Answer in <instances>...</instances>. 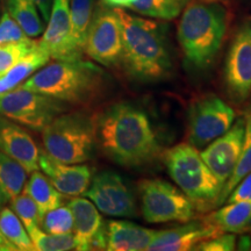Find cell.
Segmentation results:
<instances>
[{
    "label": "cell",
    "mask_w": 251,
    "mask_h": 251,
    "mask_svg": "<svg viewBox=\"0 0 251 251\" xmlns=\"http://www.w3.org/2000/svg\"><path fill=\"white\" fill-rule=\"evenodd\" d=\"M25 192L35 201L41 218L47 212L62 206L64 200L63 194L56 190L49 178L39 172V170L33 171L29 181L25 187Z\"/></svg>",
    "instance_id": "22"
},
{
    "label": "cell",
    "mask_w": 251,
    "mask_h": 251,
    "mask_svg": "<svg viewBox=\"0 0 251 251\" xmlns=\"http://www.w3.org/2000/svg\"><path fill=\"white\" fill-rule=\"evenodd\" d=\"M163 159L170 177L193 202L197 211L207 212L220 206L224 186L196 147L179 143L166 150Z\"/></svg>",
    "instance_id": "5"
},
{
    "label": "cell",
    "mask_w": 251,
    "mask_h": 251,
    "mask_svg": "<svg viewBox=\"0 0 251 251\" xmlns=\"http://www.w3.org/2000/svg\"><path fill=\"white\" fill-rule=\"evenodd\" d=\"M74 216V237L76 250H92V244L97 237L106 233L99 209L85 198L75 197L68 202Z\"/></svg>",
    "instance_id": "18"
},
{
    "label": "cell",
    "mask_w": 251,
    "mask_h": 251,
    "mask_svg": "<svg viewBox=\"0 0 251 251\" xmlns=\"http://www.w3.org/2000/svg\"><path fill=\"white\" fill-rule=\"evenodd\" d=\"M121 24L122 59L130 77L153 83L170 75L172 62L163 26L124 11L114 8Z\"/></svg>",
    "instance_id": "2"
},
{
    "label": "cell",
    "mask_w": 251,
    "mask_h": 251,
    "mask_svg": "<svg viewBox=\"0 0 251 251\" xmlns=\"http://www.w3.org/2000/svg\"><path fill=\"white\" fill-rule=\"evenodd\" d=\"M42 141L46 152L56 161H90L97 147L96 118L84 112L62 113L42 130Z\"/></svg>",
    "instance_id": "6"
},
{
    "label": "cell",
    "mask_w": 251,
    "mask_h": 251,
    "mask_svg": "<svg viewBox=\"0 0 251 251\" xmlns=\"http://www.w3.org/2000/svg\"><path fill=\"white\" fill-rule=\"evenodd\" d=\"M137 0H102L105 5L113 8H130Z\"/></svg>",
    "instance_id": "37"
},
{
    "label": "cell",
    "mask_w": 251,
    "mask_h": 251,
    "mask_svg": "<svg viewBox=\"0 0 251 251\" xmlns=\"http://www.w3.org/2000/svg\"><path fill=\"white\" fill-rule=\"evenodd\" d=\"M0 150L33 172L40 169V149L25 128L0 114Z\"/></svg>",
    "instance_id": "17"
},
{
    "label": "cell",
    "mask_w": 251,
    "mask_h": 251,
    "mask_svg": "<svg viewBox=\"0 0 251 251\" xmlns=\"http://www.w3.org/2000/svg\"><path fill=\"white\" fill-rule=\"evenodd\" d=\"M0 231L18 250H34L33 242L26 228L13 209L4 207L0 211Z\"/></svg>",
    "instance_id": "27"
},
{
    "label": "cell",
    "mask_w": 251,
    "mask_h": 251,
    "mask_svg": "<svg viewBox=\"0 0 251 251\" xmlns=\"http://www.w3.org/2000/svg\"><path fill=\"white\" fill-rule=\"evenodd\" d=\"M251 172V113L246 115V134H244V142L241 155L238 157L237 164L235 166L233 174L229 179L226 181L222 188L221 197H220V205L226 202L229 194L236 187V185L243 179L246 176Z\"/></svg>",
    "instance_id": "26"
},
{
    "label": "cell",
    "mask_w": 251,
    "mask_h": 251,
    "mask_svg": "<svg viewBox=\"0 0 251 251\" xmlns=\"http://www.w3.org/2000/svg\"><path fill=\"white\" fill-rule=\"evenodd\" d=\"M121 24L115 9L99 8L87 30L84 52L103 67H115L122 59Z\"/></svg>",
    "instance_id": "10"
},
{
    "label": "cell",
    "mask_w": 251,
    "mask_h": 251,
    "mask_svg": "<svg viewBox=\"0 0 251 251\" xmlns=\"http://www.w3.org/2000/svg\"><path fill=\"white\" fill-rule=\"evenodd\" d=\"M7 13L29 37H37L45 30L37 6L31 0H6Z\"/></svg>",
    "instance_id": "23"
},
{
    "label": "cell",
    "mask_w": 251,
    "mask_h": 251,
    "mask_svg": "<svg viewBox=\"0 0 251 251\" xmlns=\"http://www.w3.org/2000/svg\"><path fill=\"white\" fill-rule=\"evenodd\" d=\"M40 227L49 234H71L74 230V216L70 208L68 206H59L47 212L41 218Z\"/></svg>",
    "instance_id": "30"
},
{
    "label": "cell",
    "mask_w": 251,
    "mask_h": 251,
    "mask_svg": "<svg viewBox=\"0 0 251 251\" xmlns=\"http://www.w3.org/2000/svg\"><path fill=\"white\" fill-rule=\"evenodd\" d=\"M143 218L150 224L191 221L197 208L183 191L161 179H144L139 185Z\"/></svg>",
    "instance_id": "8"
},
{
    "label": "cell",
    "mask_w": 251,
    "mask_h": 251,
    "mask_svg": "<svg viewBox=\"0 0 251 251\" xmlns=\"http://www.w3.org/2000/svg\"><path fill=\"white\" fill-rule=\"evenodd\" d=\"M50 56L36 43L26 56L12 67L4 76L0 77V94L13 90L19 84L27 79L30 75L49 63Z\"/></svg>",
    "instance_id": "21"
},
{
    "label": "cell",
    "mask_w": 251,
    "mask_h": 251,
    "mask_svg": "<svg viewBox=\"0 0 251 251\" xmlns=\"http://www.w3.org/2000/svg\"><path fill=\"white\" fill-rule=\"evenodd\" d=\"M37 43L52 59L81 58L84 51L75 43L71 34L70 0L52 1L48 26Z\"/></svg>",
    "instance_id": "13"
},
{
    "label": "cell",
    "mask_w": 251,
    "mask_h": 251,
    "mask_svg": "<svg viewBox=\"0 0 251 251\" xmlns=\"http://www.w3.org/2000/svg\"><path fill=\"white\" fill-rule=\"evenodd\" d=\"M18 250L17 247H14L9 241L2 235L0 231V251H15Z\"/></svg>",
    "instance_id": "38"
},
{
    "label": "cell",
    "mask_w": 251,
    "mask_h": 251,
    "mask_svg": "<svg viewBox=\"0 0 251 251\" xmlns=\"http://www.w3.org/2000/svg\"><path fill=\"white\" fill-rule=\"evenodd\" d=\"M31 1H34V4L37 6L41 14H42L43 20L48 21L50 11H51L52 1H54V0H31Z\"/></svg>",
    "instance_id": "36"
},
{
    "label": "cell",
    "mask_w": 251,
    "mask_h": 251,
    "mask_svg": "<svg viewBox=\"0 0 251 251\" xmlns=\"http://www.w3.org/2000/svg\"><path fill=\"white\" fill-rule=\"evenodd\" d=\"M27 41H30L29 36H27L17 21L7 12H5L0 19V45L11 42H27Z\"/></svg>",
    "instance_id": "33"
},
{
    "label": "cell",
    "mask_w": 251,
    "mask_h": 251,
    "mask_svg": "<svg viewBox=\"0 0 251 251\" xmlns=\"http://www.w3.org/2000/svg\"><path fill=\"white\" fill-rule=\"evenodd\" d=\"M35 41L27 42H11L0 45V77L4 76L12 67H14L24 56H26L34 47Z\"/></svg>",
    "instance_id": "32"
},
{
    "label": "cell",
    "mask_w": 251,
    "mask_h": 251,
    "mask_svg": "<svg viewBox=\"0 0 251 251\" xmlns=\"http://www.w3.org/2000/svg\"><path fill=\"white\" fill-rule=\"evenodd\" d=\"M236 113L215 94L194 100L188 109L187 139L197 149L208 146L234 124Z\"/></svg>",
    "instance_id": "9"
},
{
    "label": "cell",
    "mask_w": 251,
    "mask_h": 251,
    "mask_svg": "<svg viewBox=\"0 0 251 251\" xmlns=\"http://www.w3.org/2000/svg\"><path fill=\"white\" fill-rule=\"evenodd\" d=\"M250 96H251V93H250Z\"/></svg>",
    "instance_id": "40"
},
{
    "label": "cell",
    "mask_w": 251,
    "mask_h": 251,
    "mask_svg": "<svg viewBox=\"0 0 251 251\" xmlns=\"http://www.w3.org/2000/svg\"><path fill=\"white\" fill-rule=\"evenodd\" d=\"M27 180V170L17 161L0 151V186L9 200L21 193Z\"/></svg>",
    "instance_id": "25"
},
{
    "label": "cell",
    "mask_w": 251,
    "mask_h": 251,
    "mask_svg": "<svg viewBox=\"0 0 251 251\" xmlns=\"http://www.w3.org/2000/svg\"><path fill=\"white\" fill-rule=\"evenodd\" d=\"M8 200H9V198L7 197V194H6L5 191L2 190V187L0 186V211L4 208V205L8 201Z\"/></svg>",
    "instance_id": "39"
},
{
    "label": "cell",
    "mask_w": 251,
    "mask_h": 251,
    "mask_svg": "<svg viewBox=\"0 0 251 251\" xmlns=\"http://www.w3.org/2000/svg\"><path fill=\"white\" fill-rule=\"evenodd\" d=\"M109 251H144L155 237L157 230L141 227L128 221L114 220L106 226Z\"/></svg>",
    "instance_id": "19"
},
{
    "label": "cell",
    "mask_w": 251,
    "mask_h": 251,
    "mask_svg": "<svg viewBox=\"0 0 251 251\" xmlns=\"http://www.w3.org/2000/svg\"><path fill=\"white\" fill-rule=\"evenodd\" d=\"M12 208L21 220L27 231L40 227L41 215L35 201L25 192L12 199Z\"/></svg>",
    "instance_id": "31"
},
{
    "label": "cell",
    "mask_w": 251,
    "mask_h": 251,
    "mask_svg": "<svg viewBox=\"0 0 251 251\" xmlns=\"http://www.w3.org/2000/svg\"><path fill=\"white\" fill-rule=\"evenodd\" d=\"M224 80L235 102H244L251 93V23L238 28L226 58Z\"/></svg>",
    "instance_id": "12"
},
{
    "label": "cell",
    "mask_w": 251,
    "mask_h": 251,
    "mask_svg": "<svg viewBox=\"0 0 251 251\" xmlns=\"http://www.w3.org/2000/svg\"><path fill=\"white\" fill-rule=\"evenodd\" d=\"M190 0H137L130 9L135 13L158 20H174L179 17Z\"/></svg>",
    "instance_id": "24"
},
{
    "label": "cell",
    "mask_w": 251,
    "mask_h": 251,
    "mask_svg": "<svg viewBox=\"0 0 251 251\" xmlns=\"http://www.w3.org/2000/svg\"><path fill=\"white\" fill-rule=\"evenodd\" d=\"M222 234L220 229L207 219L188 221L180 227L168 230H157L148 247L149 251H187L194 250L197 244Z\"/></svg>",
    "instance_id": "15"
},
{
    "label": "cell",
    "mask_w": 251,
    "mask_h": 251,
    "mask_svg": "<svg viewBox=\"0 0 251 251\" xmlns=\"http://www.w3.org/2000/svg\"><path fill=\"white\" fill-rule=\"evenodd\" d=\"M244 134L246 118H240L224 135L212 141L200 152L203 162L218 178L222 186L229 179L237 164L243 147Z\"/></svg>",
    "instance_id": "14"
},
{
    "label": "cell",
    "mask_w": 251,
    "mask_h": 251,
    "mask_svg": "<svg viewBox=\"0 0 251 251\" xmlns=\"http://www.w3.org/2000/svg\"><path fill=\"white\" fill-rule=\"evenodd\" d=\"M69 106L63 100L23 86L0 94V114L36 131H42Z\"/></svg>",
    "instance_id": "7"
},
{
    "label": "cell",
    "mask_w": 251,
    "mask_h": 251,
    "mask_svg": "<svg viewBox=\"0 0 251 251\" xmlns=\"http://www.w3.org/2000/svg\"><path fill=\"white\" fill-rule=\"evenodd\" d=\"M103 214L114 218L137 216L136 199L120 175L113 171L97 174L83 194Z\"/></svg>",
    "instance_id": "11"
},
{
    "label": "cell",
    "mask_w": 251,
    "mask_h": 251,
    "mask_svg": "<svg viewBox=\"0 0 251 251\" xmlns=\"http://www.w3.org/2000/svg\"><path fill=\"white\" fill-rule=\"evenodd\" d=\"M105 79L101 69L89 61L55 59L47 63L21 86L48 94L69 105H86L101 94Z\"/></svg>",
    "instance_id": "4"
},
{
    "label": "cell",
    "mask_w": 251,
    "mask_h": 251,
    "mask_svg": "<svg viewBox=\"0 0 251 251\" xmlns=\"http://www.w3.org/2000/svg\"><path fill=\"white\" fill-rule=\"evenodd\" d=\"M97 144L121 166L136 168L152 162L161 151L149 117L133 103L118 102L96 118Z\"/></svg>",
    "instance_id": "1"
},
{
    "label": "cell",
    "mask_w": 251,
    "mask_h": 251,
    "mask_svg": "<svg viewBox=\"0 0 251 251\" xmlns=\"http://www.w3.org/2000/svg\"><path fill=\"white\" fill-rule=\"evenodd\" d=\"M33 242L34 250L39 251H68L76 250V241L74 234L56 235L49 234L40 227H35L28 231Z\"/></svg>",
    "instance_id": "29"
},
{
    "label": "cell",
    "mask_w": 251,
    "mask_h": 251,
    "mask_svg": "<svg viewBox=\"0 0 251 251\" xmlns=\"http://www.w3.org/2000/svg\"><path fill=\"white\" fill-rule=\"evenodd\" d=\"M242 200L251 202V172L236 185V187L231 191L226 201L235 202L242 201Z\"/></svg>",
    "instance_id": "35"
},
{
    "label": "cell",
    "mask_w": 251,
    "mask_h": 251,
    "mask_svg": "<svg viewBox=\"0 0 251 251\" xmlns=\"http://www.w3.org/2000/svg\"><path fill=\"white\" fill-rule=\"evenodd\" d=\"M236 249V235L233 233H222L208 240L202 241L194 250L199 251H233Z\"/></svg>",
    "instance_id": "34"
},
{
    "label": "cell",
    "mask_w": 251,
    "mask_h": 251,
    "mask_svg": "<svg viewBox=\"0 0 251 251\" xmlns=\"http://www.w3.org/2000/svg\"><path fill=\"white\" fill-rule=\"evenodd\" d=\"M206 219L222 233H246L251 229V202L246 200L227 202V205L211 213Z\"/></svg>",
    "instance_id": "20"
},
{
    "label": "cell",
    "mask_w": 251,
    "mask_h": 251,
    "mask_svg": "<svg viewBox=\"0 0 251 251\" xmlns=\"http://www.w3.org/2000/svg\"><path fill=\"white\" fill-rule=\"evenodd\" d=\"M39 165L56 190L63 196H83L92 180V170L90 166L58 162L46 151H40Z\"/></svg>",
    "instance_id": "16"
},
{
    "label": "cell",
    "mask_w": 251,
    "mask_h": 251,
    "mask_svg": "<svg viewBox=\"0 0 251 251\" xmlns=\"http://www.w3.org/2000/svg\"><path fill=\"white\" fill-rule=\"evenodd\" d=\"M93 4L94 0H70L72 39L83 51L87 30L93 17Z\"/></svg>",
    "instance_id": "28"
},
{
    "label": "cell",
    "mask_w": 251,
    "mask_h": 251,
    "mask_svg": "<svg viewBox=\"0 0 251 251\" xmlns=\"http://www.w3.org/2000/svg\"><path fill=\"white\" fill-rule=\"evenodd\" d=\"M230 24L228 2L190 0L181 12L177 36L191 67L205 69L221 49Z\"/></svg>",
    "instance_id": "3"
}]
</instances>
